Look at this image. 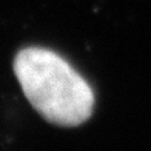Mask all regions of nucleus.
<instances>
[{"label": "nucleus", "instance_id": "1", "mask_svg": "<svg viewBox=\"0 0 151 151\" xmlns=\"http://www.w3.org/2000/svg\"><path fill=\"white\" fill-rule=\"evenodd\" d=\"M12 70L32 108L52 125L79 127L91 117L94 91L86 79L56 51L22 48Z\"/></svg>", "mask_w": 151, "mask_h": 151}]
</instances>
